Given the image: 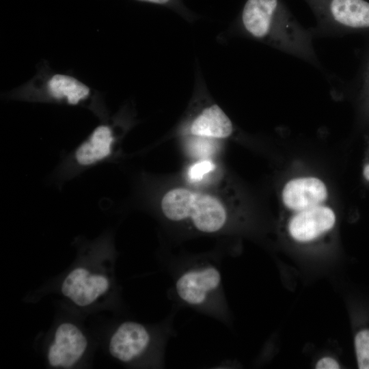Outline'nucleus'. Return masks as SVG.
<instances>
[{"label": "nucleus", "mask_w": 369, "mask_h": 369, "mask_svg": "<svg viewBox=\"0 0 369 369\" xmlns=\"http://www.w3.org/2000/svg\"><path fill=\"white\" fill-rule=\"evenodd\" d=\"M118 136L112 125L102 124L74 150L70 165L75 169H84L105 162L115 152Z\"/></svg>", "instance_id": "nucleus-9"}, {"label": "nucleus", "mask_w": 369, "mask_h": 369, "mask_svg": "<svg viewBox=\"0 0 369 369\" xmlns=\"http://www.w3.org/2000/svg\"><path fill=\"white\" fill-rule=\"evenodd\" d=\"M234 131L232 122L216 104L204 108L191 122L189 132L196 137L226 139Z\"/></svg>", "instance_id": "nucleus-11"}, {"label": "nucleus", "mask_w": 369, "mask_h": 369, "mask_svg": "<svg viewBox=\"0 0 369 369\" xmlns=\"http://www.w3.org/2000/svg\"><path fill=\"white\" fill-rule=\"evenodd\" d=\"M354 349L358 368L369 369V327H361L356 331Z\"/></svg>", "instance_id": "nucleus-13"}, {"label": "nucleus", "mask_w": 369, "mask_h": 369, "mask_svg": "<svg viewBox=\"0 0 369 369\" xmlns=\"http://www.w3.org/2000/svg\"><path fill=\"white\" fill-rule=\"evenodd\" d=\"M314 368L316 369H339L341 367L336 358L331 356H324L316 361Z\"/></svg>", "instance_id": "nucleus-15"}, {"label": "nucleus", "mask_w": 369, "mask_h": 369, "mask_svg": "<svg viewBox=\"0 0 369 369\" xmlns=\"http://www.w3.org/2000/svg\"><path fill=\"white\" fill-rule=\"evenodd\" d=\"M160 206L162 215L168 222L202 234L223 232L231 223L228 210L217 197L187 188L169 190Z\"/></svg>", "instance_id": "nucleus-3"}, {"label": "nucleus", "mask_w": 369, "mask_h": 369, "mask_svg": "<svg viewBox=\"0 0 369 369\" xmlns=\"http://www.w3.org/2000/svg\"><path fill=\"white\" fill-rule=\"evenodd\" d=\"M141 1H148L151 3H154L163 4V3H165L168 2L169 0H141Z\"/></svg>", "instance_id": "nucleus-17"}, {"label": "nucleus", "mask_w": 369, "mask_h": 369, "mask_svg": "<svg viewBox=\"0 0 369 369\" xmlns=\"http://www.w3.org/2000/svg\"><path fill=\"white\" fill-rule=\"evenodd\" d=\"M169 262L173 300L180 306L228 323L230 312L220 261L208 256H194Z\"/></svg>", "instance_id": "nucleus-1"}, {"label": "nucleus", "mask_w": 369, "mask_h": 369, "mask_svg": "<svg viewBox=\"0 0 369 369\" xmlns=\"http://www.w3.org/2000/svg\"><path fill=\"white\" fill-rule=\"evenodd\" d=\"M320 25L310 29L313 37L339 36L350 30L369 28V3L364 0H330Z\"/></svg>", "instance_id": "nucleus-5"}, {"label": "nucleus", "mask_w": 369, "mask_h": 369, "mask_svg": "<svg viewBox=\"0 0 369 369\" xmlns=\"http://www.w3.org/2000/svg\"><path fill=\"white\" fill-rule=\"evenodd\" d=\"M46 92L53 101L79 105L90 96V87L77 79L64 74H55L47 81Z\"/></svg>", "instance_id": "nucleus-12"}, {"label": "nucleus", "mask_w": 369, "mask_h": 369, "mask_svg": "<svg viewBox=\"0 0 369 369\" xmlns=\"http://www.w3.org/2000/svg\"><path fill=\"white\" fill-rule=\"evenodd\" d=\"M111 288L112 279L108 274L90 266L80 265L64 277L60 290L75 305L88 307L108 294Z\"/></svg>", "instance_id": "nucleus-6"}, {"label": "nucleus", "mask_w": 369, "mask_h": 369, "mask_svg": "<svg viewBox=\"0 0 369 369\" xmlns=\"http://www.w3.org/2000/svg\"><path fill=\"white\" fill-rule=\"evenodd\" d=\"M241 21L250 37L323 71L311 31L280 12L278 0H247Z\"/></svg>", "instance_id": "nucleus-2"}, {"label": "nucleus", "mask_w": 369, "mask_h": 369, "mask_svg": "<svg viewBox=\"0 0 369 369\" xmlns=\"http://www.w3.org/2000/svg\"><path fill=\"white\" fill-rule=\"evenodd\" d=\"M325 183L314 176L294 178L284 184L282 202L290 212H297L325 204L328 199Z\"/></svg>", "instance_id": "nucleus-10"}, {"label": "nucleus", "mask_w": 369, "mask_h": 369, "mask_svg": "<svg viewBox=\"0 0 369 369\" xmlns=\"http://www.w3.org/2000/svg\"><path fill=\"white\" fill-rule=\"evenodd\" d=\"M88 339L75 323L64 322L55 328L46 353L50 366L70 368L78 364L86 354Z\"/></svg>", "instance_id": "nucleus-8"}, {"label": "nucleus", "mask_w": 369, "mask_h": 369, "mask_svg": "<svg viewBox=\"0 0 369 369\" xmlns=\"http://www.w3.org/2000/svg\"><path fill=\"white\" fill-rule=\"evenodd\" d=\"M172 319L169 316L156 327L133 320L121 323L109 338V354L124 364H139L151 359L155 366H161L165 345L173 334Z\"/></svg>", "instance_id": "nucleus-4"}, {"label": "nucleus", "mask_w": 369, "mask_h": 369, "mask_svg": "<svg viewBox=\"0 0 369 369\" xmlns=\"http://www.w3.org/2000/svg\"><path fill=\"white\" fill-rule=\"evenodd\" d=\"M336 221L335 211L325 204L292 213L285 228L288 236L295 243L310 245L331 233Z\"/></svg>", "instance_id": "nucleus-7"}, {"label": "nucleus", "mask_w": 369, "mask_h": 369, "mask_svg": "<svg viewBox=\"0 0 369 369\" xmlns=\"http://www.w3.org/2000/svg\"><path fill=\"white\" fill-rule=\"evenodd\" d=\"M363 176L366 181L369 182V161H367L364 165Z\"/></svg>", "instance_id": "nucleus-16"}, {"label": "nucleus", "mask_w": 369, "mask_h": 369, "mask_svg": "<svg viewBox=\"0 0 369 369\" xmlns=\"http://www.w3.org/2000/svg\"><path fill=\"white\" fill-rule=\"evenodd\" d=\"M215 163L208 159L202 160L192 165L188 170L189 181L195 182L203 179L204 176L215 169Z\"/></svg>", "instance_id": "nucleus-14"}]
</instances>
